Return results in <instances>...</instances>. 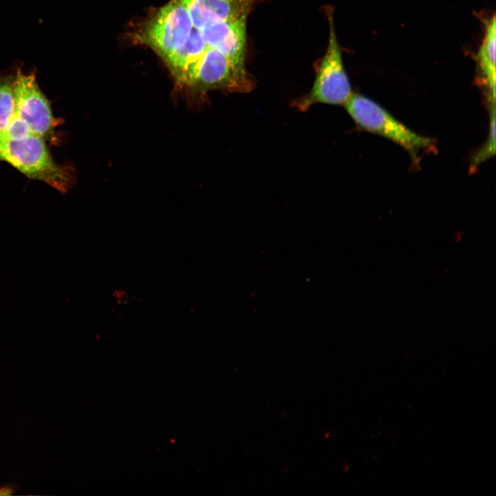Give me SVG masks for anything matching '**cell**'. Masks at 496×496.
<instances>
[{"mask_svg":"<svg viewBox=\"0 0 496 496\" xmlns=\"http://www.w3.org/2000/svg\"><path fill=\"white\" fill-rule=\"evenodd\" d=\"M239 18L236 0H170L150 11L133 37L161 58L177 88L189 92L216 59L245 64L247 19Z\"/></svg>","mask_w":496,"mask_h":496,"instance_id":"6da1fadb","label":"cell"},{"mask_svg":"<svg viewBox=\"0 0 496 496\" xmlns=\"http://www.w3.org/2000/svg\"><path fill=\"white\" fill-rule=\"evenodd\" d=\"M3 161L29 178L42 181L61 193H67L76 182L72 165H60L52 158L45 140L33 133L19 141L6 139L0 145Z\"/></svg>","mask_w":496,"mask_h":496,"instance_id":"7a4b0ae2","label":"cell"},{"mask_svg":"<svg viewBox=\"0 0 496 496\" xmlns=\"http://www.w3.org/2000/svg\"><path fill=\"white\" fill-rule=\"evenodd\" d=\"M333 11L331 6L324 8L329 25L328 46L324 55L315 65L313 86L308 94L293 102V106L301 112L318 103L344 105L352 94L334 29Z\"/></svg>","mask_w":496,"mask_h":496,"instance_id":"3957f363","label":"cell"},{"mask_svg":"<svg viewBox=\"0 0 496 496\" xmlns=\"http://www.w3.org/2000/svg\"><path fill=\"white\" fill-rule=\"evenodd\" d=\"M344 105L359 127L395 142L413 156L432 146L431 139L412 131L364 96L351 94Z\"/></svg>","mask_w":496,"mask_h":496,"instance_id":"277c9868","label":"cell"},{"mask_svg":"<svg viewBox=\"0 0 496 496\" xmlns=\"http://www.w3.org/2000/svg\"><path fill=\"white\" fill-rule=\"evenodd\" d=\"M14 113L28 124L32 133L54 141L59 121L54 118L49 100L39 87L35 71L28 74L17 69L13 87Z\"/></svg>","mask_w":496,"mask_h":496,"instance_id":"5b68a950","label":"cell"},{"mask_svg":"<svg viewBox=\"0 0 496 496\" xmlns=\"http://www.w3.org/2000/svg\"><path fill=\"white\" fill-rule=\"evenodd\" d=\"M485 32L482 44L477 54V61L485 85L488 97L492 104L495 102V41H496V21L495 15L484 21Z\"/></svg>","mask_w":496,"mask_h":496,"instance_id":"8992f818","label":"cell"},{"mask_svg":"<svg viewBox=\"0 0 496 496\" xmlns=\"http://www.w3.org/2000/svg\"><path fill=\"white\" fill-rule=\"evenodd\" d=\"M14 72H0V145L6 140V127L14 113Z\"/></svg>","mask_w":496,"mask_h":496,"instance_id":"52a82bcc","label":"cell"},{"mask_svg":"<svg viewBox=\"0 0 496 496\" xmlns=\"http://www.w3.org/2000/svg\"><path fill=\"white\" fill-rule=\"evenodd\" d=\"M492 117L490 119V132L486 143L476 154L473 159L472 167H475L490 157L495 152V107L492 105Z\"/></svg>","mask_w":496,"mask_h":496,"instance_id":"ba28073f","label":"cell"},{"mask_svg":"<svg viewBox=\"0 0 496 496\" xmlns=\"http://www.w3.org/2000/svg\"><path fill=\"white\" fill-rule=\"evenodd\" d=\"M30 134L32 132L28 124L21 117L14 113L5 132L6 139L19 141Z\"/></svg>","mask_w":496,"mask_h":496,"instance_id":"9c48e42d","label":"cell"},{"mask_svg":"<svg viewBox=\"0 0 496 496\" xmlns=\"http://www.w3.org/2000/svg\"><path fill=\"white\" fill-rule=\"evenodd\" d=\"M14 489L12 486H3L0 487V495H11Z\"/></svg>","mask_w":496,"mask_h":496,"instance_id":"30bf717a","label":"cell"}]
</instances>
